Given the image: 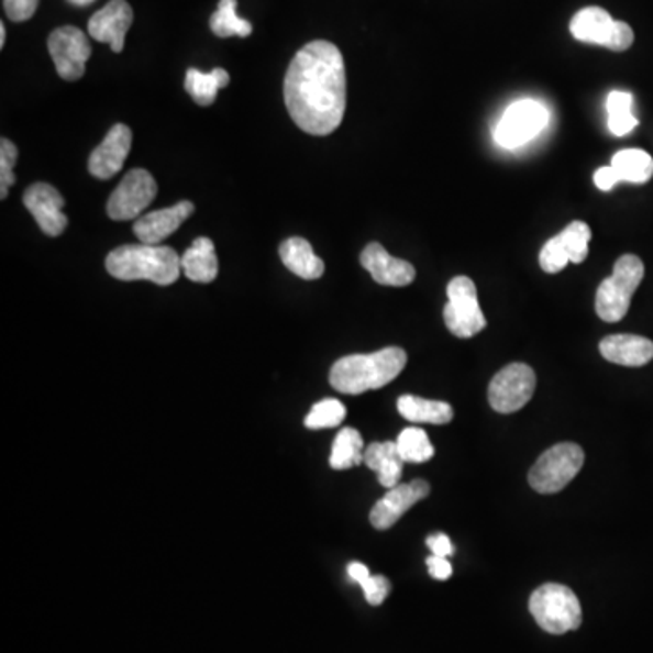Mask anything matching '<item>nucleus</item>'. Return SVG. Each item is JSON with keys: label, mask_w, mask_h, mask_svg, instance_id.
<instances>
[{"label": "nucleus", "mask_w": 653, "mask_h": 653, "mask_svg": "<svg viewBox=\"0 0 653 653\" xmlns=\"http://www.w3.org/2000/svg\"><path fill=\"white\" fill-rule=\"evenodd\" d=\"M290 119L309 135L326 136L347 108L345 63L332 42L312 41L296 53L284 82Z\"/></svg>", "instance_id": "nucleus-1"}, {"label": "nucleus", "mask_w": 653, "mask_h": 653, "mask_svg": "<svg viewBox=\"0 0 653 653\" xmlns=\"http://www.w3.org/2000/svg\"><path fill=\"white\" fill-rule=\"evenodd\" d=\"M407 365L403 348L387 347L373 354H351L337 359L331 368L332 389L343 395H363L381 389L398 378Z\"/></svg>", "instance_id": "nucleus-2"}, {"label": "nucleus", "mask_w": 653, "mask_h": 653, "mask_svg": "<svg viewBox=\"0 0 653 653\" xmlns=\"http://www.w3.org/2000/svg\"><path fill=\"white\" fill-rule=\"evenodd\" d=\"M106 269L117 280L171 286L180 278L181 258L166 245H120L108 254Z\"/></svg>", "instance_id": "nucleus-3"}, {"label": "nucleus", "mask_w": 653, "mask_h": 653, "mask_svg": "<svg viewBox=\"0 0 653 653\" xmlns=\"http://www.w3.org/2000/svg\"><path fill=\"white\" fill-rule=\"evenodd\" d=\"M643 278L644 264L639 256L624 254L617 259L612 276H608L597 289V317L608 323L621 322Z\"/></svg>", "instance_id": "nucleus-4"}, {"label": "nucleus", "mask_w": 653, "mask_h": 653, "mask_svg": "<svg viewBox=\"0 0 653 653\" xmlns=\"http://www.w3.org/2000/svg\"><path fill=\"white\" fill-rule=\"evenodd\" d=\"M530 613L544 632L561 635L580 627L583 610L576 594L565 585L546 583L530 597Z\"/></svg>", "instance_id": "nucleus-5"}, {"label": "nucleus", "mask_w": 653, "mask_h": 653, "mask_svg": "<svg viewBox=\"0 0 653 653\" xmlns=\"http://www.w3.org/2000/svg\"><path fill=\"white\" fill-rule=\"evenodd\" d=\"M585 452L576 443H560L541 454L530 468L529 483L535 492L555 494L563 490L579 474Z\"/></svg>", "instance_id": "nucleus-6"}, {"label": "nucleus", "mask_w": 653, "mask_h": 653, "mask_svg": "<svg viewBox=\"0 0 653 653\" xmlns=\"http://www.w3.org/2000/svg\"><path fill=\"white\" fill-rule=\"evenodd\" d=\"M571 33L579 42L605 46L612 52H627L635 38L627 22L613 21L607 10L597 5L577 11L571 22Z\"/></svg>", "instance_id": "nucleus-7"}, {"label": "nucleus", "mask_w": 653, "mask_h": 653, "mask_svg": "<svg viewBox=\"0 0 653 653\" xmlns=\"http://www.w3.org/2000/svg\"><path fill=\"white\" fill-rule=\"evenodd\" d=\"M449 303L443 311L445 325L456 337L476 336L487 326V318L483 314L477 300L476 284L468 276H456L446 287Z\"/></svg>", "instance_id": "nucleus-8"}, {"label": "nucleus", "mask_w": 653, "mask_h": 653, "mask_svg": "<svg viewBox=\"0 0 653 653\" xmlns=\"http://www.w3.org/2000/svg\"><path fill=\"white\" fill-rule=\"evenodd\" d=\"M549 109L538 100H518L505 111L494 130V139L501 147L516 150L534 141L549 124Z\"/></svg>", "instance_id": "nucleus-9"}, {"label": "nucleus", "mask_w": 653, "mask_h": 653, "mask_svg": "<svg viewBox=\"0 0 653 653\" xmlns=\"http://www.w3.org/2000/svg\"><path fill=\"white\" fill-rule=\"evenodd\" d=\"M535 390V373L524 363L501 368L488 387V401L501 414H512L529 403Z\"/></svg>", "instance_id": "nucleus-10"}, {"label": "nucleus", "mask_w": 653, "mask_h": 653, "mask_svg": "<svg viewBox=\"0 0 653 653\" xmlns=\"http://www.w3.org/2000/svg\"><path fill=\"white\" fill-rule=\"evenodd\" d=\"M155 178L145 169H131L108 200V217L114 222L136 220L155 200Z\"/></svg>", "instance_id": "nucleus-11"}, {"label": "nucleus", "mask_w": 653, "mask_h": 653, "mask_svg": "<svg viewBox=\"0 0 653 653\" xmlns=\"http://www.w3.org/2000/svg\"><path fill=\"white\" fill-rule=\"evenodd\" d=\"M47 52L52 55L60 78L75 82L86 73V64L91 57V44L82 30L63 26L57 27L47 38Z\"/></svg>", "instance_id": "nucleus-12"}, {"label": "nucleus", "mask_w": 653, "mask_h": 653, "mask_svg": "<svg viewBox=\"0 0 653 653\" xmlns=\"http://www.w3.org/2000/svg\"><path fill=\"white\" fill-rule=\"evenodd\" d=\"M590 240L591 231L585 222H572L543 245L540 254L541 269L555 275L568 264H583L588 256Z\"/></svg>", "instance_id": "nucleus-13"}, {"label": "nucleus", "mask_w": 653, "mask_h": 653, "mask_svg": "<svg viewBox=\"0 0 653 653\" xmlns=\"http://www.w3.org/2000/svg\"><path fill=\"white\" fill-rule=\"evenodd\" d=\"M22 202L26 206L27 211L32 213V217L35 218L42 233L47 234V236H60L68 228V217L64 214L66 200L49 184L38 181V184L27 187Z\"/></svg>", "instance_id": "nucleus-14"}, {"label": "nucleus", "mask_w": 653, "mask_h": 653, "mask_svg": "<svg viewBox=\"0 0 653 653\" xmlns=\"http://www.w3.org/2000/svg\"><path fill=\"white\" fill-rule=\"evenodd\" d=\"M429 494L431 485L425 479H414L389 488V492L370 510V523L376 530H389L398 523L403 513L409 512V508L414 507L421 499L429 498Z\"/></svg>", "instance_id": "nucleus-15"}, {"label": "nucleus", "mask_w": 653, "mask_h": 653, "mask_svg": "<svg viewBox=\"0 0 653 653\" xmlns=\"http://www.w3.org/2000/svg\"><path fill=\"white\" fill-rule=\"evenodd\" d=\"M133 24V8L128 0H109L102 10L89 19L88 32L91 38L109 44L114 53L125 46V35Z\"/></svg>", "instance_id": "nucleus-16"}, {"label": "nucleus", "mask_w": 653, "mask_h": 653, "mask_svg": "<svg viewBox=\"0 0 653 653\" xmlns=\"http://www.w3.org/2000/svg\"><path fill=\"white\" fill-rule=\"evenodd\" d=\"M133 133L124 124H114L108 131L102 144L89 156V173L99 180H109L122 171L125 158L130 155Z\"/></svg>", "instance_id": "nucleus-17"}, {"label": "nucleus", "mask_w": 653, "mask_h": 653, "mask_svg": "<svg viewBox=\"0 0 653 653\" xmlns=\"http://www.w3.org/2000/svg\"><path fill=\"white\" fill-rule=\"evenodd\" d=\"M192 213H195L192 202L181 200L173 208L158 209L136 218L133 231L141 244L158 245L169 239Z\"/></svg>", "instance_id": "nucleus-18"}, {"label": "nucleus", "mask_w": 653, "mask_h": 653, "mask_svg": "<svg viewBox=\"0 0 653 653\" xmlns=\"http://www.w3.org/2000/svg\"><path fill=\"white\" fill-rule=\"evenodd\" d=\"M363 269L373 276L379 286H410L416 278V269L409 262L390 256L384 245L368 244L359 256Z\"/></svg>", "instance_id": "nucleus-19"}, {"label": "nucleus", "mask_w": 653, "mask_h": 653, "mask_svg": "<svg viewBox=\"0 0 653 653\" xmlns=\"http://www.w3.org/2000/svg\"><path fill=\"white\" fill-rule=\"evenodd\" d=\"M601 356L622 367H643L653 359V342L638 334H612L599 343Z\"/></svg>", "instance_id": "nucleus-20"}, {"label": "nucleus", "mask_w": 653, "mask_h": 653, "mask_svg": "<svg viewBox=\"0 0 653 653\" xmlns=\"http://www.w3.org/2000/svg\"><path fill=\"white\" fill-rule=\"evenodd\" d=\"M363 463L370 471L378 474L379 485L381 487L395 488L399 485L401 474H403V460L399 456L396 441H376L365 449V460Z\"/></svg>", "instance_id": "nucleus-21"}, {"label": "nucleus", "mask_w": 653, "mask_h": 653, "mask_svg": "<svg viewBox=\"0 0 653 653\" xmlns=\"http://www.w3.org/2000/svg\"><path fill=\"white\" fill-rule=\"evenodd\" d=\"M280 258L292 275L303 280H318L325 273V264L314 254L312 245L301 236H292L280 245Z\"/></svg>", "instance_id": "nucleus-22"}, {"label": "nucleus", "mask_w": 653, "mask_h": 653, "mask_svg": "<svg viewBox=\"0 0 653 653\" xmlns=\"http://www.w3.org/2000/svg\"><path fill=\"white\" fill-rule=\"evenodd\" d=\"M181 270L191 281L197 284H211L217 280L218 258L213 240L197 239L191 247L181 254Z\"/></svg>", "instance_id": "nucleus-23"}, {"label": "nucleus", "mask_w": 653, "mask_h": 653, "mask_svg": "<svg viewBox=\"0 0 653 653\" xmlns=\"http://www.w3.org/2000/svg\"><path fill=\"white\" fill-rule=\"evenodd\" d=\"M398 412L405 420L431 423V425H446L454 418L451 405L435 399L418 398V396H401L398 399Z\"/></svg>", "instance_id": "nucleus-24"}, {"label": "nucleus", "mask_w": 653, "mask_h": 653, "mask_svg": "<svg viewBox=\"0 0 653 653\" xmlns=\"http://www.w3.org/2000/svg\"><path fill=\"white\" fill-rule=\"evenodd\" d=\"M229 73L225 69L217 68L211 73L187 69L186 91L198 106H211L217 100L220 89L228 88Z\"/></svg>", "instance_id": "nucleus-25"}, {"label": "nucleus", "mask_w": 653, "mask_h": 653, "mask_svg": "<svg viewBox=\"0 0 653 653\" xmlns=\"http://www.w3.org/2000/svg\"><path fill=\"white\" fill-rule=\"evenodd\" d=\"M365 460V446L363 438L353 427H345L336 435L332 443L331 467L334 471H347V468L358 467Z\"/></svg>", "instance_id": "nucleus-26"}, {"label": "nucleus", "mask_w": 653, "mask_h": 653, "mask_svg": "<svg viewBox=\"0 0 653 653\" xmlns=\"http://www.w3.org/2000/svg\"><path fill=\"white\" fill-rule=\"evenodd\" d=\"M610 166L616 169L621 181L646 184L653 177V158L643 150H622L616 153Z\"/></svg>", "instance_id": "nucleus-27"}, {"label": "nucleus", "mask_w": 653, "mask_h": 653, "mask_svg": "<svg viewBox=\"0 0 653 653\" xmlns=\"http://www.w3.org/2000/svg\"><path fill=\"white\" fill-rule=\"evenodd\" d=\"M239 2L236 0H220L218 2L217 11H214L209 26L214 35L220 38H229V36H250L253 33V24L250 21H245L242 16L236 13Z\"/></svg>", "instance_id": "nucleus-28"}, {"label": "nucleus", "mask_w": 653, "mask_h": 653, "mask_svg": "<svg viewBox=\"0 0 653 653\" xmlns=\"http://www.w3.org/2000/svg\"><path fill=\"white\" fill-rule=\"evenodd\" d=\"M633 97L627 91H612L608 95V130L616 136H624L635 130L639 120L632 113Z\"/></svg>", "instance_id": "nucleus-29"}, {"label": "nucleus", "mask_w": 653, "mask_h": 653, "mask_svg": "<svg viewBox=\"0 0 653 653\" xmlns=\"http://www.w3.org/2000/svg\"><path fill=\"white\" fill-rule=\"evenodd\" d=\"M399 456L405 463H425L434 457V446H432L429 435L423 429L409 427L401 431L396 440Z\"/></svg>", "instance_id": "nucleus-30"}, {"label": "nucleus", "mask_w": 653, "mask_h": 653, "mask_svg": "<svg viewBox=\"0 0 653 653\" xmlns=\"http://www.w3.org/2000/svg\"><path fill=\"white\" fill-rule=\"evenodd\" d=\"M347 410L342 401L334 398H326L320 403L312 405L311 412L307 414L306 427L311 431H322V429H331L337 427L345 420Z\"/></svg>", "instance_id": "nucleus-31"}, {"label": "nucleus", "mask_w": 653, "mask_h": 653, "mask_svg": "<svg viewBox=\"0 0 653 653\" xmlns=\"http://www.w3.org/2000/svg\"><path fill=\"white\" fill-rule=\"evenodd\" d=\"M16 158H19V151H16L15 144L2 139L0 141V198L5 200L8 198V189L15 184V167Z\"/></svg>", "instance_id": "nucleus-32"}, {"label": "nucleus", "mask_w": 653, "mask_h": 653, "mask_svg": "<svg viewBox=\"0 0 653 653\" xmlns=\"http://www.w3.org/2000/svg\"><path fill=\"white\" fill-rule=\"evenodd\" d=\"M359 586L363 588L368 605H373V607H379L389 596L390 583L387 577L370 576L367 580H363Z\"/></svg>", "instance_id": "nucleus-33"}, {"label": "nucleus", "mask_w": 653, "mask_h": 653, "mask_svg": "<svg viewBox=\"0 0 653 653\" xmlns=\"http://www.w3.org/2000/svg\"><path fill=\"white\" fill-rule=\"evenodd\" d=\"M41 0H2L5 15L13 22L30 21L35 15Z\"/></svg>", "instance_id": "nucleus-34"}, {"label": "nucleus", "mask_w": 653, "mask_h": 653, "mask_svg": "<svg viewBox=\"0 0 653 653\" xmlns=\"http://www.w3.org/2000/svg\"><path fill=\"white\" fill-rule=\"evenodd\" d=\"M427 566H429V574H431L434 579L446 580L452 576V565L449 557H441V555L432 554L431 557L427 560Z\"/></svg>", "instance_id": "nucleus-35"}, {"label": "nucleus", "mask_w": 653, "mask_h": 653, "mask_svg": "<svg viewBox=\"0 0 653 653\" xmlns=\"http://www.w3.org/2000/svg\"><path fill=\"white\" fill-rule=\"evenodd\" d=\"M594 181L601 191H612L613 187L621 181L619 175L612 166L599 167L596 175H594Z\"/></svg>", "instance_id": "nucleus-36"}, {"label": "nucleus", "mask_w": 653, "mask_h": 653, "mask_svg": "<svg viewBox=\"0 0 653 653\" xmlns=\"http://www.w3.org/2000/svg\"><path fill=\"white\" fill-rule=\"evenodd\" d=\"M427 546L432 550V554L441 557H451L454 554V546L446 534H432L427 538Z\"/></svg>", "instance_id": "nucleus-37"}, {"label": "nucleus", "mask_w": 653, "mask_h": 653, "mask_svg": "<svg viewBox=\"0 0 653 653\" xmlns=\"http://www.w3.org/2000/svg\"><path fill=\"white\" fill-rule=\"evenodd\" d=\"M347 574L358 585H362L363 580H367L370 577V572H368L367 566L363 565V563H351L347 566Z\"/></svg>", "instance_id": "nucleus-38"}, {"label": "nucleus", "mask_w": 653, "mask_h": 653, "mask_svg": "<svg viewBox=\"0 0 653 653\" xmlns=\"http://www.w3.org/2000/svg\"><path fill=\"white\" fill-rule=\"evenodd\" d=\"M69 4L78 5V8H84V5L93 4L95 0H68Z\"/></svg>", "instance_id": "nucleus-39"}, {"label": "nucleus", "mask_w": 653, "mask_h": 653, "mask_svg": "<svg viewBox=\"0 0 653 653\" xmlns=\"http://www.w3.org/2000/svg\"><path fill=\"white\" fill-rule=\"evenodd\" d=\"M5 44V26L0 22V47H4Z\"/></svg>", "instance_id": "nucleus-40"}]
</instances>
